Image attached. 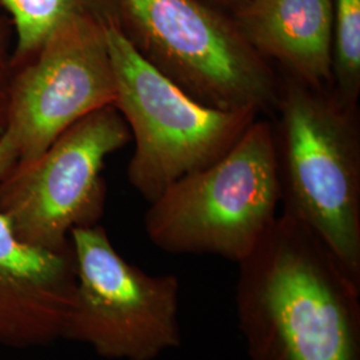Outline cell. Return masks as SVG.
Listing matches in <instances>:
<instances>
[{
    "label": "cell",
    "mask_w": 360,
    "mask_h": 360,
    "mask_svg": "<svg viewBox=\"0 0 360 360\" xmlns=\"http://www.w3.org/2000/svg\"><path fill=\"white\" fill-rule=\"evenodd\" d=\"M19 159L18 146L10 129H6L0 136V180L13 169Z\"/></svg>",
    "instance_id": "cell-14"
},
{
    "label": "cell",
    "mask_w": 360,
    "mask_h": 360,
    "mask_svg": "<svg viewBox=\"0 0 360 360\" xmlns=\"http://www.w3.org/2000/svg\"><path fill=\"white\" fill-rule=\"evenodd\" d=\"M75 288L72 245L53 251L26 243L0 211V346L40 347L63 339Z\"/></svg>",
    "instance_id": "cell-9"
},
{
    "label": "cell",
    "mask_w": 360,
    "mask_h": 360,
    "mask_svg": "<svg viewBox=\"0 0 360 360\" xmlns=\"http://www.w3.org/2000/svg\"><path fill=\"white\" fill-rule=\"evenodd\" d=\"M131 141L114 104L83 119L35 160L16 165L0 180V211L26 243L62 251L70 233L98 224L103 214L105 159Z\"/></svg>",
    "instance_id": "cell-7"
},
{
    "label": "cell",
    "mask_w": 360,
    "mask_h": 360,
    "mask_svg": "<svg viewBox=\"0 0 360 360\" xmlns=\"http://www.w3.org/2000/svg\"><path fill=\"white\" fill-rule=\"evenodd\" d=\"M104 31L115 77L114 105L135 142L129 183L153 203L176 180L217 162L260 115L198 102L143 58L116 18L105 19Z\"/></svg>",
    "instance_id": "cell-4"
},
{
    "label": "cell",
    "mask_w": 360,
    "mask_h": 360,
    "mask_svg": "<svg viewBox=\"0 0 360 360\" xmlns=\"http://www.w3.org/2000/svg\"><path fill=\"white\" fill-rule=\"evenodd\" d=\"M77 288L63 339L108 360H155L181 346L179 279L122 257L102 226L70 233Z\"/></svg>",
    "instance_id": "cell-6"
},
{
    "label": "cell",
    "mask_w": 360,
    "mask_h": 360,
    "mask_svg": "<svg viewBox=\"0 0 360 360\" xmlns=\"http://www.w3.org/2000/svg\"><path fill=\"white\" fill-rule=\"evenodd\" d=\"M13 16L16 49L13 65L30 60L52 32L77 13H89L80 0H0Z\"/></svg>",
    "instance_id": "cell-12"
},
{
    "label": "cell",
    "mask_w": 360,
    "mask_h": 360,
    "mask_svg": "<svg viewBox=\"0 0 360 360\" xmlns=\"http://www.w3.org/2000/svg\"><path fill=\"white\" fill-rule=\"evenodd\" d=\"M233 22L255 51L283 75L333 90V0H247Z\"/></svg>",
    "instance_id": "cell-10"
},
{
    "label": "cell",
    "mask_w": 360,
    "mask_h": 360,
    "mask_svg": "<svg viewBox=\"0 0 360 360\" xmlns=\"http://www.w3.org/2000/svg\"><path fill=\"white\" fill-rule=\"evenodd\" d=\"M272 123L283 212L360 283L359 107L283 75Z\"/></svg>",
    "instance_id": "cell-2"
},
{
    "label": "cell",
    "mask_w": 360,
    "mask_h": 360,
    "mask_svg": "<svg viewBox=\"0 0 360 360\" xmlns=\"http://www.w3.org/2000/svg\"><path fill=\"white\" fill-rule=\"evenodd\" d=\"M331 74L335 98L358 107L360 96V0H333Z\"/></svg>",
    "instance_id": "cell-11"
},
{
    "label": "cell",
    "mask_w": 360,
    "mask_h": 360,
    "mask_svg": "<svg viewBox=\"0 0 360 360\" xmlns=\"http://www.w3.org/2000/svg\"><path fill=\"white\" fill-rule=\"evenodd\" d=\"M281 183L272 122L260 116L231 148L175 183L144 217L148 239L172 255H214L236 264L278 218Z\"/></svg>",
    "instance_id": "cell-3"
},
{
    "label": "cell",
    "mask_w": 360,
    "mask_h": 360,
    "mask_svg": "<svg viewBox=\"0 0 360 360\" xmlns=\"http://www.w3.org/2000/svg\"><path fill=\"white\" fill-rule=\"evenodd\" d=\"M207 3H214L217 6L220 7H227V8H231V10H238L243 3H245L247 0H203Z\"/></svg>",
    "instance_id": "cell-15"
},
{
    "label": "cell",
    "mask_w": 360,
    "mask_h": 360,
    "mask_svg": "<svg viewBox=\"0 0 360 360\" xmlns=\"http://www.w3.org/2000/svg\"><path fill=\"white\" fill-rule=\"evenodd\" d=\"M13 80L8 77L7 60L0 51V136L7 129L8 108H10V92Z\"/></svg>",
    "instance_id": "cell-13"
},
{
    "label": "cell",
    "mask_w": 360,
    "mask_h": 360,
    "mask_svg": "<svg viewBox=\"0 0 360 360\" xmlns=\"http://www.w3.org/2000/svg\"><path fill=\"white\" fill-rule=\"evenodd\" d=\"M108 16L74 13L13 79L7 129L18 146L16 165L35 160L80 119L115 103Z\"/></svg>",
    "instance_id": "cell-8"
},
{
    "label": "cell",
    "mask_w": 360,
    "mask_h": 360,
    "mask_svg": "<svg viewBox=\"0 0 360 360\" xmlns=\"http://www.w3.org/2000/svg\"><path fill=\"white\" fill-rule=\"evenodd\" d=\"M134 47L198 102L223 111L274 112L281 77L233 19L203 0H122Z\"/></svg>",
    "instance_id": "cell-5"
},
{
    "label": "cell",
    "mask_w": 360,
    "mask_h": 360,
    "mask_svg": "<svg viewBox=\"0 0 360 360\" xmlns=\"http://www.w3.org/2000/svg\"><path fill=\"white\" fill-rule=\"evenodd\" d=\"M238 267L250 360H360V283L304 224L282 212Z\"/></svg>",
    "instance_id": "cell-1"
}]
</instances>
